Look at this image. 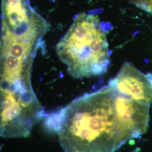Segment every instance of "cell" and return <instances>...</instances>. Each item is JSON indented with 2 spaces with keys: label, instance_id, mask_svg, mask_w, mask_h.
<instances>
[{
  "label": "cell",
  "instance_id": "cell-3",
  "mask_svg": "<svg viewBox=\"0 0 152 152\" xmlns=\"http://www.w3.org/2000/svg\"><path fill=\"white\" fill-rule=\"evenodd\" d=\"M109 85L120 95L138 103L150 105L152 102V74L144 75L129 63L122 65Z\"/></svg>",
  "mask_w": 152,
  "mask_h": 152
},
{
  "label": "cell",
  "instance_id": "cell-4",
  "mask_svg": "<svg viewBox=\"0 0 152 152\" xmlns=\"http://www.w3.org/2000/svg\"><path fill=\"white\" fill-rule=\"evenodd\" d=\"M132 4L145 11L152 13V0H130Z\"/></svg>",
  "mask_w": 152,
  "mask_h": 152
},
{
  "label": "cell",
  "instance_id": "cell-1",
  "mask_svg": "<svg viewBox=\"0 0 152 152\" xmlns=\"http://www.w3.org/2000/svg\"><path fill=\"white\" fill-rule=\"evenodd\" d=\"M115 93L108 85L45 114V126L58 135L64 152H114L138 137L115 103Z\"/></svg>",
  "mask_w": 152,
  "mask_h": 152
},
{
  "label": "cell",
  "instance_id": "cell-2",
  "mask_svg": "<svg viewBox=\"0 0 152 152\" xmlns=\"http://www.w3.org/2000/svg\"><path fill=\"white\" fill-rule=\"evenodd\" d=\"M60 60L77 78L105 73L110 64L106 30L98 16L82 12L56 46Z\"/></svg>",
  "mask_w": 152,
  "mask_h": 152
}]
</instances>
